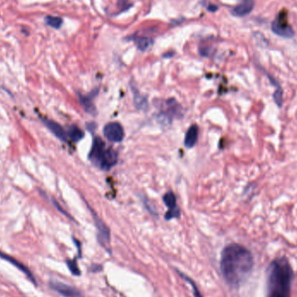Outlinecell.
I'll return each instance as SVG.
<instances>
[{
  "label": "cell",
  "mask_w": 297,
  "mask_h": 297,
  "mask_svg": "<svg viewBox=\"0 0 297 297\" xmlns=\"http://www.w3.org/2000/svg\"><path fill=\"white\" fill-rule=\"evenodd\" d=\"M254 258L250 250L240 244L225 247L221 256V274L228 284L238 288L252 272Z\"/></svg>",
  "instance_id": "obj_1"
},
{
  "label": "cell",
  "mask_w": 297,
  "mask_h": 297,
  "mask_svg": "<svg viewBox=\"0 0 297 297\" xmlns=\"http://www.w3.org/2000/svg\"><path fill=\"white\" fill-rule=\"evenodd\" d=\"M293 270L287 258L274 260L268 269L267 297H290Z\"/></svg>",
  "instance_id": "obj_2"
},
{
  "label": "cell",
  "mask_w": 297,
  "mask_h": 297,
  "mask_svg": "<svg viewBox=\"0 0 297 297\" xmlns=\"http://www.w3.org/2000/svg\"><path fill=\"white\" fill-rule=\"evenodd\" d=\"M272 31L275 35L282 38H290L294 37V32L293 29L288 25L287 19L284 16H278L272 23Z\"/></svg>",
  "instance_id": "obj_3"
},
{
  "label": "cell",
  "mask_w": 297,
  "mask_h": 297,
  "mask_svg": "<svg viewBox=\"0 0 297 297\" xmlns=\"http://www.w3.org/2000/svg\"><path fill=\"white\" fill-rule=\"evenodd\" d=\"M50 288L56 291L57 293L61 294L63 297H85L81 291L79 290L75 287L70 285L65 284L61 281L51 280L50 281Z\"/></svg>",
  "instance_id": "obj_4"
},
{
  "label": "cell",
  "mask_w": 297,
  "mask_h": 297,
  "mask_svg": "<svg viewBox=\"0 0 297 297\" xmlns=\"http://www.w3.org/2000/svg\"><path fill=\"white\" fill-rule=\"evenodd\" d=\"M104 135L106 139L114 142H120L124 137V130L117 122L108 123L104 128Z\"/></svg>",
  "instance_id": "obj_5"
},
{
  "label": "cell",
  "mask_w": 297,
  "mask_h": 297,
  "mask_svg": "<svg viewBox=\"0 0 297 297\" xmlns=\"http://www.w3.org/2000/svg\"><path fill=\"white\" fill-rule=\"evenodd\" d=\"M106 145L105 142L102 140L100 137H95L92 142V148L89 153V159L91 160L92 164H94L96 166H98V163L101 159L103 153L105 152Z\"/></svg>",
  "instance_id": "obj_6"
},
{
  "label": "cell",
  "mask_w": 297,
  "mask_h": 297,
  "mask_svg": "<svg viewBox=\"0 0 297 297\" xmlns=\"http://www.w3.org/2000/svg\"><path fill=\"white\" fill-rule=\"evenodd\" d=\"M94 220H95L96 226L98 231V241L102 244V246L105 249H110V242H111V233L110 230L105 225V222L101 219L94 214Z\"/></svg>",
  "instance_id": "obj_7"
},
{
  "label": "cell",
  "mask_w": 297,
  "mask_h": 297,
  "mask_svg": "<svg viewBox=\"0 0 297 297\" xmlns=\"http://www.w3.org/2000/svg\"><path fill=\"white\" fill-rule=\"evenodd\" d=\"M117 159L118 156L117 152L112 148H106L98 163V167L105 171H109L114 165H117Z\"/></svg>",
  "instance_id": "obj_8"
},
{
  "label": "cell",
  "mask_w": 297,
  "mask_h": 297,
  "mask_svg": "<svg viewBox=\"0 0 297 297\" xmlns=\"http://www.w3.org/2000/svg\"><path fill=\"white\" fill-rule=\"evenodd\" d=\"M0 258H1V259L6 260L7 262H9L11 264L15 266L17 269L20 270V271L23 272L25 275H27V277L32 281V283H34V285L37 286V281H36L35 277H34V275L32 274V271L29 269L28 267L24 265L22 262H20L19 261H18V260L15 259L13 256L4 253L1 250H0Z\"/></svg>",
  "instance_id": "obj_9"
},
{
  "label": "cell",
  "mask_w": 297,
  "mask_h": 297,
  "mask_svg": "<svg viewBox=\"0 0 297 297\" xmlns=\"http://www.w3.org/2000/svg\"><path fill=\"white\" fill-rule=\"evenodd\" d=\"M43 123L45 126L47 127L48 130H50L57 138L63 142H66L68 139L67 132L59 123L50 119H43Z\"/></svg>",
  "instance_id": "obj_10"
},
{
  "label": "cell",
  "mask_w": 297,
  "mask_h": 297,
  "mask_svg": "<svg viewBox=\"0 0 297 297\" xmlns=\"http://www.w3.org/2000/svg\"><path fill=\"white\" fill-rule=\"evenodd\" d=\"M254 5V0H240V3L232 9L231 13L236 17L246 16L252 12Z\"/></svg>",
  "instance_id": "obj_11"
},
{
  "label": "cell",
  "mask_w": 297,
  "mask_h": 297,
  "mask_svg": "<svg viewBox=\"0 0 297 297\" xmlns=\"http://www.w3.org/2000/svg\"><path fill=\"white\" fill-rule=\"evenodd\" d=\"M198 133H199V129L196 125H192L189 128L184 138V145L186 148H192L196 145L198 139Z\"/></svg>",
  "instance_id": "obj_12"
},
{
  "label": "cell",
  "mask_w": 297,
  "mask_h": 297,
  "mask_svg": "<svg viewBox=\"0 0 297 297\" xmlns=\"http://www.w3.org/2000/svg\"><path fill=\"white\" fill-rule=\"evenodd\" d=\"M165 112L167 116H173V117H177L178 115L182 114L181 111H182V108L180 105H178L176 100L174 99H169L168 101H166V105H165Z\"/></svg>",
  "instance_id": "obj_13"
},
{
  "label": "cell",
  "mask_w": 297,
  "mask_h": 297,
  "mask_svg": "<svg viewBox=\"0 0 297 297\" xmlns=\"http://www.w3.org/2000/svg\"><path fill=\"white\" fill-rule=\"evenodd\" d=\"M67 136L72 142H78L85 136V132L77 125H71L67 130Z\"/></svg>",
  "instance_id": "obj_14"
},
{
  "label": "cell",
  "mask_w": 297,
  "mask_h": 297,
  "mask_svg": "<svg viewBox=\"0 0 297 297\" xmlns=\"http://www.w3.org/2000/svg\"><path fill=\"white\" fill-rule=\"evenodd\" d=\"M80 102L83 107L85 108L86 112H88L91 115H96L97 111H96L95 106L92 103V98L90 96H81L80 95Z\"/></svg>",
  "instance_id": "obj_15"
},
{
  "label": "cell",
  "mask_w": 297,
  "mask_h": 297,
  "mask_svg": "<svg viewBox=\"0 0 297 297\" xmlns=\"http://www.w3.org/2000/svg\"><path fill=\"white\" fill-rule=\"evenodd\" d=\"M134 42L136 44V47L138 48L140 51H142L148 50L153 44L152 38H147V37H138V38H134Z\"/></svg>",
  "instance_id": "obj_16"
},
{
  "label": "cell",
  "mask_w": 297,
  "mask_h": 297,
  "mask_svg": "<svg viewBox=\"0 0 297 297\" xmlns=\"http://www.w3.org/2000/svg\"><path fill=\"white\" fill-rule=\"evenodd\" d=\"M163 200L165 202V205L167 206L169 209H173L175 208H177V198L173 193L170 191V192L166 193Z\"/></svg>",
  "instance_id": "obj_17"
},
{
  "label": "cell",
  "mask_w": 297,
  "mask_h": 297,
  "mask_svg": "<svg viewBox=\"0 0 297 297\" xmlns=\"http://www.w3.org/2000/svg\"><path fill=\"white\" fill-rule=\"evenodd\" d=\"M44 21L48 26H51L54 29H59L63 25V19L59 17L47 16L45 17Z\"/></svg>",
  "instance_id": "obj_18"
},
{
  "label": "cell",
  "mask_w": 297,
  "mask_h": 297,
  "mask_svg": "<svg viewBox=\"0 0 297 297\" xmlns=\"http://www.w3.org/2000/svg\"><path fill=\"white\" fill-rule=\"evenodd\" d=\"M66 262L67 266H68V268L70 269L72 275H77V276L81 275V272H80V269H79V266H78L76 258L73 260H67Z\"/></svg>",
  "instance_id": "obj_19"
},
{
  "label": "cell",
  "mask_w": 297,
  "mask_h": 297,
  "mask_svg": "<svg viewBox=\"0 0 297 297\" xmlns=\"http://www.w3.org/2000/svg\"><path fill=\"white\" fill-rule=\"evenodd\" d=\"M133 92H134V103H135V105H136L137 109L142 110L146 105V100L142 98V96L138 94V92H136V90L135 91L133 90Z\"/></svg>",
  "instance_id": "obj_20"
},
{
  "label": "cell",
  "mask_w": 297,
  "mask_h": 297,
  "mask_svg": "<svg viewBox=\"0 0 297 297\" xmlns=\"http://www.w3.org/2000/svg\"><path fill=\"white\" fill-rule=\"evenodd\" d=\"M179 273V275L183 277V278L185 279L188 282H190V285L192 286L193 290H194V295L195 297H203L201 294V292H200L199 289L197 288V286H196V283L194 282V281L191 280V279L189 277V276H187V275H184L183 273H181V272L178 271Z\"/></svg>",
  "instance_id": "obj_21"
},
{
  "label": "cell",
  "mask_w": 297,
  "mask_h": 297,
  "mask_svg": "<svg viewBox=\"0 0 297 297\" xmlns=\"http://www.w3.org/2000/svg\"><path fill=\"white\" fill-rule=\"evenodd\" d=\"M180 216V209L178 208H175L173 209H169V211L165 215L166 220H171L173 218H177Z\"/></svg>",
  "instance_id": "obj_22"
},
{
  "label": "cell",
  "mask_w": 297,
  "mask_h": 297,
  "mask_svg": "<svg viewBox=\"0 0 297 297\" xmlns=\"http://www.w3.org/2000/svg\"><path fill=\"white\" fill-rule=\"evenodd\" d=\"M274 98H275L276 105H278L279 107H281V105H282V90H281L280 86H277V89L275 90Z\"/></svg>",
  "instance_id": "obj_23"
},
{
  "label": "cell",
  "mask_w": 297,
  "mask_h": 297,
  "mask_svg": "<svg viewBox=\"0 0 297 297\" xmlns=\"http://www.w3.org/2000/svg\"><path fill=\"white\" fill-rule=\"evenodd\" d=\"M213 7H214V6H209V11H211V12H215V11H216V10H217V7H214V8H213Z\"/></svg>",
  "instance_id": "obj_24"
}]
</instances>
